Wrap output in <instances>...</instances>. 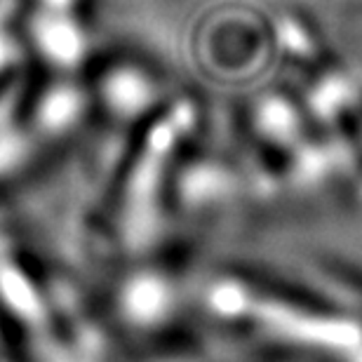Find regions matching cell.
<instances>
[{"mask_svg": "<svg viewBox=\"0 0 362 362\" xmlns=\"http://www.w3.org/2000/svg\"><path fill=\"white\" fill-rule=\"evenodd\" d=\"M3 289L14 306H19L21 310H33V296L31 289L26 287V282L17 278V275H5L3 278Z\"/></svg>", "mask_w": 362, "mask_h": 362, "instance_id": "obj_2", "label": "cell"}, {"mask_svg": "<svg viewBox=\"0 0 362 362\" xmlns=\"http://www.w3.org/2000/svg\"><path fill=\"white\" fill-rule=\"evenodd\" d=\"M160 289L158 285H153L151 280H139L136 285L129 289V310L136 315V317H151L160 306Z\"/></svg>", "mask_w": 362, "mask_h": 362, "instance_id": "obj_1", "label": "cell"}]
</instances>
